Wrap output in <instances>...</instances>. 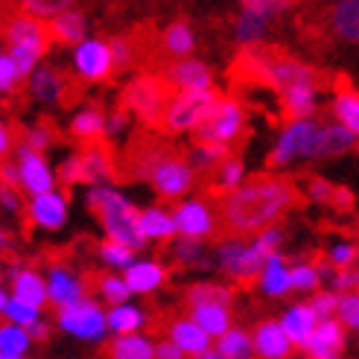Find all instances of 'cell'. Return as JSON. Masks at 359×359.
I'll return each mask as SVG.
<instances>
[{
	"label": "cell",
	"instance_id": "680465c9",
	"mask_svg": "<svg viewBox=\"0 0 359 359\" xmlns=\"http://www.w3.org/2000/svg\"><path fill=\"white\" fill-rule=\"evenodd\" d=\"M155 359H187V353L172 339H161V342H155Z\"/></svg>",
	"mask_w": 359,
	"mask_h": 359
},
{
	"label": "cell",
	"instance_id": "8992f818",
	"mask_svg": "<svg viewBox=\"0 0 359 359\" xmlns=\"http://www.w3.org/2000/svg\"><path fill=\"white\" fill-rule=\"evenodd\" d=\"M170 88L172 85L164 76H140L126 88L123 102H126V109H132L147 126H161L164 123L167 102L172 100Z\"/></svg>",
	"mask_w": 359,
	"mask_h": 359
},
{
	"label": "cell",
	"instance_id": "b9f144b4",
	"mask_svg": "<svg viewBox=\"0 0 359 359\" xmlns=\"http://www.w3.org/2000/svg\"><path fill=\"white\" fill-rule=\"evenodd\" d=\"M97 257L105 263V266H111V269H129L135 263V251L129 245H123V243H114V240H105L100 248H97Z\"/></svg>",
	"mask_w": 359,
	"mask_h": 359
},
{
	"label": "cell",
	"instance_id": "cb8c5ba5",
	"mask_svg": "<svg viewBox=\"0 0 359 359\" xmlns=\"http://www.w3.org/2000/svg\"><path fill=\"white\" fill-rule=\"evenodd\" d=\"M27 94H29V100L44 102V105L62 102L65 100V79H62L59 70L39 65L35 67V74L27 79Z\"/></svg>",
	"mask_w": 359,
	"mask_h": 359
},
{
	"label": "cell",
	"instance_id": "bcb514c9",
	"mask_svg": "<svg viewBox=\"0 0 359 359\" xmlns=\"http://www.w3.org/2000/svg\"><path fill=\"white\" fill-rule=\"evenodd\" d=\"M172 257L184 266H202L205 263V251H202V240H190V237H182L175 240L172 245Z\"/></svg>",
	"mask_w": 359,
	"mask_h": 359
},
{
	"label": "cell",
	"instance_id": "6da1fadb",
	"mask_svg": "<svg viewBox=\"0 0 359 359\" xmlns=\"http://www.w3.org/2000/svg\"><path fill=\"white\" fill-rule=\"evenodd\" d=\"M295 202H298V187L286 175L278 172L251 175L237 190L222 193L217 205L219 234L222 240L257 237L263 231L275 228V222L283 219Z\"/></svg>",
	"mask_w": 359,
	"mask_h": 359
},
{
	"label": "cell",
	"instance_id": "f907efd6",
	"mask_svg": "<svg viewBox=\"0 0 359 359\" xmlns=\"http://www.w3.org/2000/svg\"><path fill=\"white\" fill-rule=\"evenodd\" d=\"M24 82V76H21V70H18V65H15V59L9 56V53L4 50V56H0V91L4 94H12L18 85Z\"/></svg>",
	"mask_w": 359,
	"mask_h": 359
},
{
	"label": "cell",
	"instance_id": "7c38bea8",
	"mask_svg": "<svg viewBox=\"0 0 359 359\" xmlns=\"http://www.w3.org/2000/svg\"><path fill=\"white\" fill-rule=\"evenodd\" d=\"M15 164H18V172H21V190L29 196V199L32 196L56 190V175H53V170H50V164L44 161L41 152H32V149L18 143Z\"/></svg>",
	"mask_w": 359,
	"mask_h": 359
},
{
	"label": "cell",
	"instance_id": "83f0119b",
	"mask_svg": "<svg viewBox=\"0 0 359 359\" xmlns=\"http://www.w3.org/2000/svg\"><path fill=\"white\" fill-rule=\"evenodd\" d=\"M85 32H88V21H85V15L76 12V9H67V12L56 15L50 21V39L59 41V44L76 47V44L85 41Z\"/></svg>",
	"mask_w": 359,
	"mask_h": 359
},
{
	"label": "cell",
	"instance_id": "816d5d0a",
	"mask_svg": "<svg viewBox=\"0 0 359 359\" xmlns=\"http://www.w3.org/2000/svg\"><path fill=\"white\" fill-rule=\"evenodd\" d=\"M336 184H330L327 182V178H310V182H307V196H310V199L313 202H318V205H330L333 208V199H336Z\"/></svg>",
	"mask_w": 359,
	"mask_h": 359
},
{
	"label": "cell",
	"instance_id": "d4e9b609",
	"mask_svg": "<svg viewBox=\"0 0 359 359\" xmlns=\"http://www.w3.org/2000/svg\"><path fill=\"white\" fill-rule=\"evenodd\" d=\"M79 161H82V184H105L109 178H114V161H111V152L100 147V143H91L88 149L79 152Z\"/></svg>",
	"mask_w": 359,
	"mask_h": 359
},
{
	"label": "cell",
	"instance_id": "f1b7e54d",
	"mask_svg": "<svg viewBox=\"0 0 359 359\" xmlns=\"http://www.w3.org/2000/svg\"><path fill=\"white\" fill-rule=\"evenodd\" d=\"M190 318L213 339H222L231 330V307H225V304H199V307H190Z\"/></svg>",
	"mask_w": 359,
	"mask_h": 359
},
{
	"label": "cell",
	"instance_id": "6f0895ef",
	"mask_svg": "<svg viewBox=\"0 0 359 359\" xmlns=\"http://www.w3.org/2000/svg\"><path fill=\"white\" fill-rule=\"evenodd\" d=\"M0 202H4V210L12 213V217H18V213L24 210V205H21V190H18V187H4V190H0Z\"/></svg>",
	"mask_w": 359,
	"mask_h": 359
},
{
	"label": "cell",
	"instance_id": "603a6c76",
	"mask_svg": "<svg viewBox=\"0 0 359 359\" xmlns=\"http://www.w3.org/2000/svg\"><path fill=\"white\" fill-rule=\"evenodd\" d=\"M318 321H321V318H318V313L313 310V304H292V307L283 313L280 327H283L286 336H290V342L301 348V345L313 336V330L318 327Z\"/></svg>",
	"mask_w": 359,
	"mask_h": 359
},
{
	"label": "cell",
	"instance_id": "c3c4849f",
	"mask_svg": "<svg viewBox=\"0 0 359 359\" xmlns=\"http://www.w3.org/2000/svg\"><path fill=\"white\" fill-rule=\"evenodd\" d=\"M336 318L342 321L348 330H359V290L342 292V298H339V313H336Z\"/></svg>",
	"mask_w": 359,
	"mask_h": 359
},
{
	"label": "cell",
	"instance_id": "ac0fdd59",
	"mask_svg": "<svg viewBox=\"0 0 359 359\" xmlns=\"http://www.w3.org/2000/svg\"><path fill=\"white\" fill-rule=\"evenodd\" d=\"M47 292H50V304L56 310H65L70 304H76L79 298H85V283L82 278H76L70 269L65 266H50L47 269Z\"/></svg>",
	"mask_w": 359,
	"mask_h": 359
},
{
	"label": "cell",
	"instance_id": "e7e4bbea",
	"mask_svg": "<svg viewBox=\"0 0 359 359\" xmlns=\"http://www.w3.org/2000/svg\"><path fill=\"white\" fill-rule=\"evenodd\" d=\"M199 359H225V356H222V353H219L217 348H210V351H208V353H202Z\"/></svg>",
	"mask_w": 359,
	"mask_h": 359
},
{
	"label": "cell",
	"instance_id": "836d02e7",
	"mask_svg": "<svg viewBox=\"0 0 359 359\" xmlns=\"http://www.w3.org/2000/svg\"><path fill=\"white\" fill-rule=\"evenodd\" d=\"M161 44H164L167 56H172V59H190V53H193V47H196V39H193L190 24L172 21V24L164 29V39H161Z\"/></svg>",
	"mask_w": 359,
	"mask_h": 359
},
{
	"label": "cell",
	"instance_id": "3957f363",
	"mask_svg": "<svg viewBox=\"0 0 359 359\" xmlns=\"http://www.w3.org/2000/svg\"><path fill=\"white\" fill-rule=\"evenodd\" d=\"M283 240V231L275 225L263 231V234L251 237V243H240V240H222L217 248V266L222 272L237 280V283H248L260 278V272L266 269L269 257L278 255V245Z\"/></svg>",
	"mask_w": 359,
	"mask_h": 359
},
{
	"label": "cell",
	"instance_id": "d6a6232c",
	"mask_svg": "<svg viewBox=\"0 0 359 359\" xmlns=\"http://www.w3.org/2000/svg\"><path fill=\"white\" fill-rule=\"evenodd\" d=\"M0 313H4L6 325H18V327H27V330L41 318V307L27 304V301L15 298L9 292H0Z\"/></svg>",
	"mask_w": 359,
	"mask_h": 359
},
{
	"label": "cell",
	"instance_id": "60d3db41",
	"mask_svg": "<svg viewBox=\"0 0 359 359\" xmlns=\"http://www.w3.org/2000/svg\"><path fill=\"white\" fill-rule=\"evenodd\" d=\"M29 348V330L18 325L0 327V356H24Z\"/></svg>",
	"mask_w": 359,
	"mask_h": 359
},
{
	"label": "cell",
	"instance_id": "7bdbcfd3",
	"mask_svg": "<svg viewBox=\"0 0 359 359\" xmlns=\"http://www.w3.org/2000/svg\"><path fill=\"white\" fill-rule=\"evenodd\" d=\"M53 140H56V129H53L47 120L35 123V126H29V129L21 132V147H27V149H32V152H44V149H50V147H53Z\"/></svg>",
	"mask_w": 359,
	"mask_h": 359
},
{
	"label": "cell",
	"instance_id": "ffe728a7",
	"mask_svg": "<svg viewBox=\"0 0 359 359\" xmlns=\"http://www.w3.org/2000/svg\"><path fill=\"white\" fill-rule=\"evenodd\" d=\"M356 137L345 129L342 123H318V132L313 140V155L310 158H333V155H342L348 149H353Z\"/></svg>",
	"mask_w": 359,
	"mask_h": 359
},
{
	"label": "cell",
	"instance_id": "f5cc1de1",
	"mask_svg": "<svg viewBox=\"0 0 359 359\" xmlns=\"http://www.w3.org/2000/svg\"><path fill=\"white\" fill-rule=\"evenodd\" d=\"M339 292H333V290H321V292H316L313 295V310L318 313V318H336V313H339Z\"/></svg>",
	"mask_w": 359,
	"mask_h": 359
},
{
	"label": "cell",
	"instance_id": "e575fe53",
	"mask_svg": "<svg viewBox=\"0 0 359 359\" xmlns=\"http://www.w3.org/2000/svg\"><path fill=\"white\" fill-rule=\"evenodd\" d=\"M330 114L336 123H342L345 129L359 140V94L356 91H339L330 102Z\"/></svg>",
	"mask_w": 359,
	"mask_h": 359
},
{
	"label": "cell",
	"instance_id": "74e56055",
	"mask_svg": "<svg viewBox=\"0 0 359 359\" xmlns=\"http://www.w3.org/2000/svg\"><path fill=\"white\" fill-rule=\"evenodd\" d=\"M184 301H187V310L199 307V304H225V307H231L234 290H231V286H222V283H193L184 292Z\"/></svg>",
	"mask_w": 359,
	"mask_h": 359
},
{
	"label": "cell",
	"instance_id": "277c9868",
	"mask_svg": "<svg viewBox=\"0 0 359 359\" xmlns=\"http://www.w3.org/2000/svg\"><path fill=\"white\" fill-rule=\"evenodd\" d=\"M4 39H6V53L15 59L21 76L29 79L39 67L41 56L47 53L50 39V27L41 21V18H32V15H15L6 21L4 27Z\"/></svg>",
	"mask_w": 359,
	"mask_h": 359
},
{
	"label": "cell",
	"instance_id": "ab89813d",
	"mask_svg": "<svg viewBox=\"0 0 359 359\" xmlns=\"http://www.w3.org/2000/svg\"><path fill=\"white\" fill-rule=\"evenodd\" d=\"M74 4L76 0H18V9H21L24 15L41 18V21H53V18L67 12Z\"/></svg>",
	"mask_w": 359,
	"mask_h": 359
},
{
	"label": "cell",
	"instance_id": "4316f807",
	"mask_svg": "<svg viewBox=\"0 0 359 359\" xmlns=\"http://www.w3.org/2000/svg\"><path fill=\"white\" fill-rule=\"evenodd\" d=\"M140 234L143 240H170L178 234V225H175V217L167 210V208H161V205H152L147 210H140Z\"/></svg>",
	"mask_w": 359,
	"mask_h": 359
},
{
	"label": "cell",
	"instance_id": "9f6ffc18",
	"mask_svg": "<svg viewBox=\"0 0 359 359\" xmlns=\"http://www.w3.org/2000/svg\"><path fill=\"white\" fill-rule=\"evenodd\" d=\"M111 56H114V70H123V67H129L132 65V44L129 41H123V39H111Z\"/></svg>",
	"mask_w": 359,
	"mask_h": 359
},
{
	"label": "cell",
	"instance_id": "8fae6325",
	"mask_svg": "<svg viewBox=\"0 0 359 359\" xmlns=\"http://www.w3.org/2000/svg\"><path fill=\"white\" fill-rule=\"evenodd\" d=\"M74 70L88 82L109 79L114 74L111 44L100 41V39H85L82 44H76L74 47Z\"/></svg>",
	"mask_w": 359,
	"mask_h": 359
},
{
	"label": "cell",
	"instance_id": "484cf974",
	"mask_svg": "<svg viewBox=\"0 0 359 359\" xmlns=\"http://www.w3.org/2000/svg\"><path fill=\"white\" fill-rule=\"evenodd\" d=\"M330 29L336 39L359 44V0H336L330 9Z\"/></svg>",
	"mask_w": 359,
	"mask_h": 359
},
{
	"label": "cell",
	"instance_id": "7a4b0ae2",
	"mask_svg": "<svg viewBox=\"0 0 359 359\" xmlns=\"http://www.w3.org/2000/svg\"><path fill=\"white\" fill-rule=\"evenodd\" d=\"M88 208L102 222V231L109 240L129 245L132 251H140L147 245V240L140 234V210L114 187L109 184L91 187L88 190Z\"/></svg>",
	"mask_w": 359,
	"mask_h": 359
},
{
	"label": "cell",
	"instance_id": "d6986e66",
	"mask_svg": "<svg viewBox=\"0 0 359 359\" xmlns=\"http://www.w3.org/2000/svg\"><path fill=\"white\" fill-rule=\"evenodd\" d=\"M167 339H172V342L182 348L190 359H199L202 353H208L210 342H213V336H208L190 316L187 318H172L170 327H167Z\"/></svg>",
	"mask_w": 359,
	"mask_h": 359
},
{
	"label": "cell",
	"instance_id": "52a82bcc",
	"mask_svg": "<svg viewBox=\"0 0 359 359\" xmlns=\"http://www.w3.org/2000/svg\"><path fill=\"white\" fill-rule=\"evenodd\" d=\"M193 170L196 167H193L190 158H184L182 152H175V149H167L152 164L147 182L152 184V190L161 196V199H182L184 193H190V187L196 182Z\"/></svg>",
	"mask_w": 359,
	"mask_h": 359
},
{
	"label": "cell",
	"instance_id": "9a60e30c",
	"mask_svg": "<svg viewBox=\"0 0 359 359\" xmlns=\"http://www.w3.org/2000/svg\"><path fill=\"white\" fill-rule=\"evenodd\" d=\"M27 219L35 228L44 231H59L67 222V196L59 190H50L41 196H32L27 202Z\"/></svg>",
	"mask_w": 359,
	"mask_h": 359
},
{
	"label": "cell",
	"instance_id": "e0dca14e",
	"mask_svg": "<svg viewBox=\"0 0 359 359\" xmlns=\"http://www.w3.org/2000/svg\"><path fill=\"white\" fill-rule=\"evenodd\" d=\"M251 342H255V359H290L292 353V342L290 336L283 333L280 321L266 318L251 333Z\"/></svg>",
	"mask_w": 359,
	"mask_h": 359
},
{
	"label": "cell",
	"instance_id": "4dcf8cb0",
	"mask_svg": "<svg viewBox=\"0 0 359 359\" xmlns=\"http://www.w3.org/2000/svg\"><path fill=\"white\" fill-rule=\"evenodd\" d=\"M257 283H260V290L266 295H272V298H280V295L290 292L292 290V280H290V269H286V260L280 255L269 257V263H266V269L260 272Z\"/></svg>",
	"mask_w": 359,
	"mask_h": 359
},
{
	"label": "cell",
	"instance_id": "9c48e42d",
	"mask_svg": "<svg viewBox=\"0 0 359 359\" xmlns=\"http://www.w3.org/2000/svg\"><path fill=\"white\" fill-rule=\"evenodd\" d=\"M56 325H59V330L82 339V342H100V339L105 336V330H109V318L102 316L100 304L94 298L85 295L76 304H70V307L59 310Z\"/></svg>",
	"mask_w": 359,
	"mask_h": 359
},
{
	"label": "cell",
	"instance_id": "d590c367",
	"mask_svg": "<svg viewBox=\"0 0 359 359\" xmlns=\"http://www.w3.org/2000/svg\"><path fill=\"white\" fill-rule=\"evenodd\" d=\"M105 129H109V117H105L100 109H82L74 114V120H70V135L79 137V140H97L100 135H105Z\"/></svg>",
	"mask_w": 359,
	"mask_h": 359
},
{
	"label": "cell",
	"instance_id": "1f68e13d",
	"mask_svg": "<svg viewBox=\"0 0 359 359\" xmlns=\"http://www.w3.org/2000/svg\"><path fill=\"white\" fill-rule=\"evenodd\" d=\"M266 29H269V18L243 9L237 15V24H234V39H237L240 47L251 50V47H257L266 39Z\"/></svg>",
	"mask_w": 359,
	"mask_h": 359
},
{
	"label": "cell",
	"instance_id": "ba28073f",
	"mask_svg": "<svg viewBox=\"0 0 359 359\" xmlns=\"http://www.w3.org/2000/svg\"><path fill=\"white\" fill-rule=\"evenodd\" d=\"M318 132V123L310 120H292L283 126V132L278 135L272 152H269V167L272 170H283L295 164V161H310L313 155V140Z\"/></svg>",
	"mask_w": 359,
	"mask_h": 359
},
{
	"label": "cell",
	"instance_id": "db71d44e",
	"mask_svg": "<svg viewBox=\"0 0 359 359\" xmlns=\"http://www.w3.org/2000/svg\"><path fill=\"white\" fill-rule=\"evenodd\" d=\"M56 178H59L65 187H76V184H82V161H79V152L62 161Z\"/></svg>",
	"mask_w": 359,
	"mask_h": 359
},
{
	"label": "cell",
	"instance_id": "03108f58",
	"mask_svg": "<svg viewBox=\"0 0 359 359\" xmlns=\"http://www.w3.org/2000/svg\"><path fill=\"white\" fill-rule=\"evenodd\" d=\"M0 359H24V356H0Z\"/></svg>",
	"mask_w": 359,
	"mask_h": 359
},
{
	"label": "cell",
	"instance_id": "f35d334b",
	"mask_svg": "<svg viewBox=\"0 0 359 359\" xmlns=\"http://www.w3.org/2000/svg\"><path fill=\"white\" fill-rule=\"evenodd\" d=\"M217 351L225 359H255V342L243 327H231L222 339H217Z\"/></svg>",
	"mask_w": 359,
	"mask_h": 359
},
{
	"label": "cell",
	"instance_id": "6125c7cd",
	"mask_svg": "<svg viewBox=\"0 0 359 359\" xmlns=\"http://www.w3.org/2000/svg\"><path fill=\"white\" fill-rule=\"evenodd\" d=\"M47 336H50V325H47L44 318H39V321H35V325L29 327V339H35V342H41V339H47Z\"/></svg>",
	"mask_w": 359,
	"mask_h": 359
},
{
	"label": "cell",
	"instance_id": "7402d4cb",
	"mask_svg": "<svg viewBox=\"0 0 359 359\" xmlns=\"http://www.w3.org/2000/svg\"><path fill=\"white\" fill-rule=\"evenodd\" d=\"M123 278H126V283H129L132 295H149V292L158 290V286H164L167 269L161 266L158 260H135L123 272Z\"/></svg>",
	"mask_w": 359,
	"mask_h": 359
},
{
	"label": "cell",
	"instance_id": "91938a15",
	"mask_svg": "<svg viewBox=\"0 0 359 359\" xmlns=\"http://www.w3.org/2000/svg\"><path fill=\"white\" fill-rule=\"evenodd\" d=\"M126 129H129V111H126V109H117V111L109 117V129H105V135L117 137V135H123Z\"/></svg>",
	"mask_w": 359,
	"mask_h": 359
},
{
	"label": "cell",
	"instance_id": "44dd1931",
	"mask_svg": "<svg viewBox=\"0 0 359 359\" xmlns=\"http://www.w3.org/2000/svg\"><path fill=\"white\" fill-rule=\"evenodd\" d=\"M6 278L12 280V295L21 298L27 304H35V307H44L50 301V292H47V278H41L35 269H18L12 266Z\"/></svg>",
	"mask_w": 359,
	"mask_h": 359
},
{
	"label": "cell",
	"instance_id": "681fc988",
	"mask_svg": "<svg viewBox=\"0 0 359 359\" xmlns=\"http://www.w3.org/2000/svg\"><path fill=\"white\" fill-rule=\"evenodd\" d=\"M356 260H359V248L353 243H336L327 251V263L336 269V272H342V269H353Z\"/></svg>",
	"mask_w": 359,
	"mask_h": 359
},
{
	"label": "cell",
	"instance_id": "ee69618b",
	"mask_svg": "<svg viewBox=\"0 0 359 359\" xmlns=\"http://www.w3.org/2000/svg\"><path fill=\"white\" fill-rule=\"evenodd\" d=\"M100 295L111 304V307H120V304H129V283H126V278H117V275H102L100 283H97Z\"/></svg>",
	"mask_w": 359,
	"mask_h": 359
},
{
	"label": "cell",
	"instance_id": "8d00e7d4",
	"mask_svg": "<svg viewBox=\"0 0 359 359\" xmlns=\"http://www.w3.org/2000/svg\"><path fill=\"white\" fill-rule=\"evenodd\" d=\"M105 318H109V333L111 336H132L143 327V313H140V307H135V304L111 307L109 313H105Z\"/></svg>",
	"mask_w": 359,
	"mask_h": 359
},
{
	"label": "cell",
	"instance_id": "be15d7a7",
	"mask_svg": "<svg viewBox=\"0 0 359 359\" xmlns=\"http://www.w3.org/2000/svg\"><path fill=\"white\" fill-rule=\"evenodd\" d=\"M351 205H353L351 190H348V187H339V190H336V199H333V208H342V210H345V208H351Z\"/></svg>",
	"mask_w": 359,
	"mask_h": 359
},
{
	"label": "cell",
	"instance_id": "f6af8a7d",
	"mask_svg": "<svg viewBox=\"0 0 359 359\" xmlns=\"http://www.w3.org/2000/svg\"><path fill=\"white\" fill-rule=\"evenodd\" d=\"M217 184L222 193H231V190H237L240 184H245V167H243V161L231 155L225 164L217 170Z\"/></svg>",
	"mask_w": 359,
	"mask_h": 359
},
{
	"label": "cell",
	"instance_id": "11a10c76",
	"mask_svg": "<svg viewBox=\"0 0 359 359\" xmlns=\"http://www.w3.org/2000/svg\"><path fill=\"white\" fill-rule=\"evenodd\" d=\"M290 4H292V0H240V6L245 12H257V15L269 18V21H272L278 12H283Z\"/></svg>",
	"mask_w": 359,
	"mask_h": 359
},
{
	"label": "cell",
	"instance_id": "5bb4252c",
	"mask_svg": "<svg viewBox=\"0 0 359 359\" xmlns=\"http://www.w3.org/2000/svg\"><path fill=\"white\" fill-rule=\"evenodd\" d=\"M345 325L339 318H321L313 336L301 345L307 359H342L345 353Z\"/></svg>",
	"mask_w": 359,
	"mask_h": 359
},
{
	"label": "cell",
	"instance_id": "30bf717a",
	"mask_svg": "<svg viewBox=\"0 0 359 359\" xmlns=\"http://www.w3.org/2000/svg\"><path fill=\"white\" fill-rule=\"evenodd\" d=\"M243 126H245V117H243L240 102L231 97H222L217 102V109L208 114V120L193 135H196V143H219V147L231 149V143L240 137Z\"/></svg>",
	"mask_w": 359,
	"mask_h": 359
},
{
	"label": "cell",
	"instance_id": "94428289",
	"mask_svg": "<svg viewBox=\"0 0 359 359\" xmlns=\"http://www.w3.org/2000/svg\"><path fill=\"white\" fill-rule=\"evenodd\" d=\"M15 149H18V143H15V129H12V126L9 123H4V126H0V155H15Z\"/></svg>",
	"mask_w": 359,
	"mask_h": 359
},
{
	"label": "cell",
	"instance_id": "f546056e",
	"mask_svg": "<svg viewBox=\"0 0 359 359\" xmlns=\"http://www.w3.org/2000/svg\"><path fill=\"white\" fill-rule=\"evenodd\" d=\"M109 359H155V342L140 333L114 336L109 342Z\"/></svg>",
	"mask_w": 359,
	"mask_h": 359
},
{
	"label": "cell",
	"instance_id": "2e32d148",
	"mask_svg": "<svg viewBox=\"0 0 359 359\" xmlns=\"http://www.w3.org/2000/svg\"><path fill=\"white\" fill-rule=\"evenodd\" d=\"M164 79L175 91H213V74L205 62L196 59H175L167 65Z\"/></svg>",
	"mask_w": 359,
	"mask_h": 359
},
{
	"label": "cell",
	"instance_id": "7dc6e473",
	"mask_svg": "<svg viewBox=\"0 0 359 359\" xmlns=\"http://www.w3.org/2000/svg\"><path fill=\"white\" fill-rule=\"evenodd\" d=\"M290 280H292V290L295 292H313L316 286L321 283V272H318V266L298 263V266L290 269Z\"/></svg>",
	"mask_w": 359,
	"mask_h": 359
},
{
	"label": "cell",
	"instance_id": "4fadbf2b",
	"mask_svg": "<svg viewBox=\"0 0 359 359\" xmlns=\"http://www.w3.org/2000/svg\"><path fill=\"white\" fill-rule=\"evenodd\" d=\"M172 217H175V225H178V234L190 237V240H205L219 228L217 210H213L210 202H205V199L182 202L172 210Z\"/></svg>",
	"mask_w": 359,
	"mask_h": 359
},
{
	"label": "cell",
	"instance_id": "5b68a950",
	"mask_svg": "<svg viewBox=\"0 0 359 359\" xmlns=\"http://www.w3.org/2000/svg\"><path fill=\"white\" fill-rule=\"evenodd\" d=\"M219 100L222 97L217 91H175L172 100L167 102V111H164V123H161V129L170 132V135L196 132L208 120V114L217 109Z\"/></svg>",
	"mask_w": 359,
	"mask_h": 359
}]
</instances>
